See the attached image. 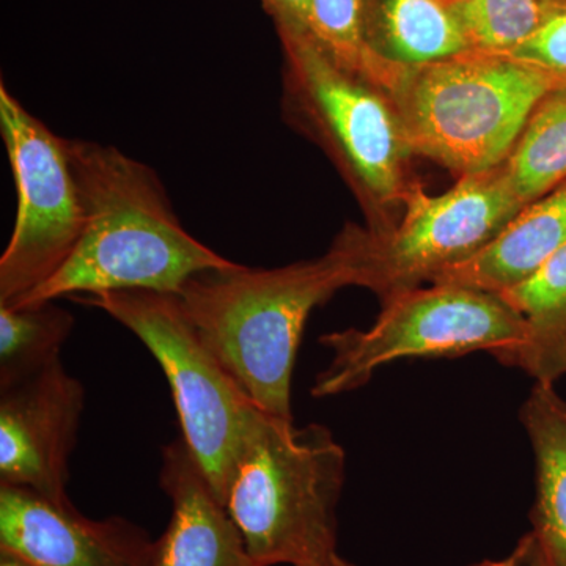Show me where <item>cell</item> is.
Returning <instances> with one entry per match:
<instances>
[{
	"mask_svg": "<svg viewBox=\"0 0 566 566\" xmlns=\"http://www.w3.org/2000/svg\"><path fill=\"white\" fill-rule=\"evenodd\" d=\"M85 226L61 270L18 303L125 290L180 292L192 275L234 264L193 238L147 164L111 145L66 139Z\"/></svg>",
	"mask_w": 566,
	"mask_h": 566,
	"instance_id": "obj_1",
	"label": "cell"
},
{
	"mask_svg": "<svg viewBox=\"0 0 566 566\" xmlns=\"http://www.w3.org/2000/svg\"><path fill=\"white\" fill-rule=\"evenodd\" d=\"M346 286H357V271L335 238L329 251L308 262L202 271L177 296L203 344L252 403L293 420V368L305 323Z\"/></svg>",
	"mask_w": 566,
	"mask_h": 566,
	"instance_id": "obj_2",
	"label": "cell"
},
{
	"mask_svg": "<svg viewBox=\"0 0 566 566\" xmlns=\"http://www.w3.org/2000/svg\"><path fill=\"white\" fill-rule=\"evenodd\" d=\"M345 474V450L326 427L263 412L226 495L253 564H344L337 505Z\"/></svg>",
	"mask_w": 566,
	"mask_h": 566,
	"instance_id": "obj_3",
	"label": "cell"
},
{
	"mask_svg": "<svg viewBox=\"0 0 566 566\" xmlns=\"http://www.w3.org/2000/svg\"><path fill=\"white\" fill-rule=\"evenodd\" d=\"M562 85L505 55L469 51L406 69L387 98L412 155L461 178L505 163L536 104Z\"/></svg>",
	"mask_w": 566,
	"mask_h": 566,
	"instance_id": "obj_4",
	"label": "cell"
},
{
	"mask_svg": "<svg viewBox=\"0 0 566 566\" xmlns=\"http://www.w3.org/2000/svg\"><path fill=\"white\" fill-rule=\"evenodd\" d=\"M283 106L297 129L331 156L356 193L368 230L392 229L387 210L405 203L412 156L386 93L340 69L311 33L279 32Z\"/></svg>",
	"mask_w": 566,
	"mask_h": 566,
	"instance_id": "obj_5",
	"label": "cell"
},
{
	"mask_svg": "<svg viewBox=\"0 0 566 566\" xmlns=\"http://www.w3.org/2000/svg\"><path fill=\"white\" fill-rule=\"evenodd\" d=\"M147 346L172 389L181 438L226 505L227 490L263 411L203 344L175 293L125 290L74 296Z\"/></svg>",
	"mask_w": 566,
	"mask_h": 566,
	"instance_id": "obj_6",
	"label": "cell"
},
{
	"mask_svg": "<svg viewBox=\"0 0 566 566\" xmlns=\"http://www.w3.org/2000/svg\"><path fill=\"white\" fill-rule=\"evenodd\" d=\"M368 329L323 335L333 352L312 395L334 397L367 385L378 368L409 357H460L486 352L509 364L526 338V322L499 293L455 285L409 290L381 304Z\"/></svg>",
	"mask_w": 566,
	"mask_h": 566,
	"instance_id": "obj_7",
	"label": "cell"
},
{
	"mask_svg": "<svg viewBox=\"0 0 566 566\" xmlns=\"http://www.w3.org/2000/svg\"><path fill=\"white\" fill-rule=\"evenodd\" d=\"M403 207L405 214L386 232L346 226L337 237L352 255L357 286L374 292L381 304L474 256L526 205L517 199L502 163L461 177L441 196L412 186Z\"/></svg>",
	"mask_w": 566,
	"mask_h": 566,
	"instance_id": "obj_8",
	"label": "cell"
},
{
	"mask_svg": "<svg viewBox=\"0 0 566 566\" xmlns=\"http://www.w3.org/2000/svg\"><path fill=\"white\" fill-rule=\"evenodd\" d=\"M0 129L18 192L17 221L0 259V305L18 303L70 259L85 214L66 139L0 85Z\"/></svg>",
	"mask_w": 566,
	"mask_h": 566,
	"instance_id": "obj_9",
	"label": "cell"
},
{
	"mask_svg": "<svg viewBox=\"0 0 566 566\" xmlns=\"http://www.w3.org/2000/svg\"><path fill=\"white\" fill-rule=\"evenodd\" d=\"M84 408V386L61 359L0 390V485L70 502V460Z\"/></svg>",
	"mask_w": 566,
	"mask_h": 566,
	"instance_id": "obj_10",
	"label": "cell"
},
{
	"mask_svg": "<svg viewBox=\"0 0 566 566\" xmlns=\"http://www.w3.org/2000/svg\"><path fill=\"white\" fill-rule=\"evenodd\" d=\"M155 543L122 517L88 520L70 502L0 485V553L35 566H153Z\"/></svg>",
	"mask_w": 566,
	"mask_h": 566,
	"instance_id": "obj_11",
	"label": "cell"
},
{
	"mask_svg": "<svg viewBox=\"0 0 566 566\" xmlns=\"http://www.w3.org/2000/svg\"><path fill=\"white\" fill-rule=\"evenodd\" d=\"M159 485L172 505L153 566H255L229 510L182 438L163 450Z\"/></svg>",
	"mask_w": 566,
	"mask_h": 566,
	"instance_id": "obj_12",
	"label": "cell"
},
{
	"mask_svg": "<svg viewBox=\"0 0 566 566\" xmlns=\"http://www.w3.org/2000/svg\"><path fill=\"white\" fill-rule=\"evenodd\" d=\"M566 245V182L528 203L479 253L447 268L430 285L502 293L527 281Z\"/></svg>",
	"mask_w": 566,
	"mask_h": 566,
	"instance_id": "obj_13",
	"label": "cell"
},
{
	"mask_svg": "<svg viewBox=\"0 0 566 566\" xmlns=\"http://www.w3.org/2000/svg\"><path fill=\"white\" fill-rule=\"evenodd\" d=\"M365 41L376 61L416 69L471 51L444 0H367Z\"/></svg>",
	"mask_w": 566,
	"mask_h": 566,
	"instance_id": "obj_14",
	"label": "cell"
},
{
	"mask_svg": "<svg viewBox=\"0 0 566 566\" xmlns=\"http://www.w3.org/2000/svg\"><path fill=\"white\" fill-rule=\"evenodd\" d=\"M520 417L535 457L532 534L551 565L566 566V398L556 386L536 382Z\"/></svg>",
	"mask_w": 566,
	"mask_h": 566,
	"instance_id": "obj_15",
	"label": "cell"
},
{
	"mask_svg": "<svg viewBox=\"0 0 566 566\" xmlns=\"http://www.w3.org/2000/svg\"><path fill=\"white\" fill-rule=\"evenodd\" d=\"M499 294L526 322L524 344L506 365L556 386L566 376V245L527 281Z\"/></svg>",
	"mask_w": 566,
	"mask_h": 566,
	"instance_id": "obj_16",
	"label": "cell"
},
{
	"mask_svg": "<svg viewBox=\"0 0 566 566\" xmlns=\"http://www.w3.org/2000/svg\"><path fill=\"white\" fill-rule=\"evenodd\" d=\"M504 164L526 207L566 182V85L536 104Z\"/></svg>",
	"mask_w": 566,
	"mask_h": 566,
	"instance_id": "obj_17",
	"label": "cell"
},
{
	"mask_svg": "<svg viewBox=\"0 0 566 566\" xmlns=\"http://www.w3.org/2000/svg\"><path fill=\"white\" fill-rule=\"evenodd\" d=\"M73 315L55 301L0 305V390L31 378L61 359Z\"/></svg>",
	"mask_w": 566,
	"mask_h": 566,
	"instance_id": "obj_18",
	"label": "cell"
},
{
	"mask_svg": "<svg viewBox=\"0 0 566 566\" xmlns=\"http://www.w3.org/2000/svg\"><path fill=\"white\" fill-rule=\"evenodd\" d=\"M365 3L312 0L311 35L340 69L389 96L405 70L389 69L371 55L365 41Z\"/></svg>",
	"mask_w": 566,
	"mask_h": 566,
	"instance_id": "obj_19",
	"label": "cell"
},
{
	"mask_svg": "<svg viewBox=\"0 0 566 566\" xmlns=\"http://www.w3.org/2000/svg\"><path fill=\"white\" fill-rule=\"evenodd\" d=\"M452 9L471 51L505 54L542 25L546 0H465Z\"/></svg>",
	"mask_w": 566,
	"mask_h": 566,
	"instance_id": "obj_20",
	"label": "cell"
},
{
	"mask_svg": "<svg viewBox=\"0 0 566 566\" xmlns=\"http://www.w3.org/2000/svg\"><path fill=\"white\" fill-rule=\"evenodd\" d=\"M505 57L566 82V0H546V17L538 29Z\"/></svg>",
	"mask_w": 566,
	"mask_h": 566,
	"instance_id": "obj_21",
	"label": "cell"
},
{
	"mask_svg": "<svg viewBox=\"0 0 566 566\" xmlns=\"http://www.w3.org/2000/svg\"><path fill=\"white\" fill-rule=\"evenodd\" d=\"M277 32L311 33L312 0H262Z\"/></svg>",
	"mask_w": 566,
	"mask_h": 566,
	"instance_id": "obj_22",
	"label": "cell"
},
{
	"mask_svg": "<svg viewBox=\"0 0 566 566\" xmlns=\"http://www.w3.org/2000/svg\"><path fill=\"white\" fill-rule=\"evenodd\" d=\"M497 564L499 566H553L534 534L524 536L516 549Z\"/></svg>",
	"mask_w": 566,
	"mask_h": 566,
	"instance_id": "obj_23",
	"label": "cell"
},
{
	"mask_svg": "<svg viewBox=\"0 0 566 566\" xmlns=\"http://www.w3.org/2000/svg\"><path fill=\"white\" fill-rule=\"evenodd\" d=\"M0 566H35L9 553H0Z\"/></svg>",
	"mask_w": 566,
	"mask_h": 566,
	"instance_id": "obj_24",
	"label": "cell"
},
{
	"mask_svg": "<svg viewBox=\"0 0 566 566\" xmlns=\"http://www.w3.org/2000/svg\"><path fill=\"white\" fill-rule=\"evenodd\" d=\"M444 2L447 3V6L453 7V6H458V3L465 2V0H444Z\"/></svg>",
	"mask_w": 566,
	"mask_h": 566,
	"instance_id": "obj_25",
	"label": "cell"
},
{
	"mask_svg": "<svg viewBox=\"0 0 566 566\" xmlns=\"http://www.w3.org/2000/svg\"><path fill=\"white\" fill-rule=\"evenodd\" d=\"M483 566H499L497 562H486Z\"/></svg>",
	"mask_w": 566,
	"mask_h": 566,
	"instance_id": "obj_26",
	"label": "cell"
},
{
	"mask_svg": "<svg viewBox=\"0 0 566 566\" xmlns=\"http://www.w3.org/2000/svg\"><path fill=\"white\" fill-rule=\"evenodd\" d=\"M344 566H354L352 564H348V562H345V565Z\"/></svg>",
	"mask_w": 566,
	"mask_h": 566,
	"instance_id": "obj_27",
	"label": "cell"
},
{
	"mask_svg": "<svg viewBox=\"0 0 566 566\" xmlns=\"http://www.w3.org/2000/svg\"><path fill=\"white\" fill-rule=\"evenodd\" d=\"M344 565H345V562H344V564H342L340 566H344Z\"/></svg>",
	"mask_w": 566,
	"mask_h": 566,
	"instance_id": "obj_28",
	"label": "cell"
}]
</instances>
